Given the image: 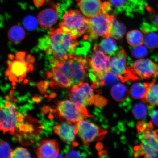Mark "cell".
I'll return each instance as SVG.
<instances>
[{"instance_id":"obj_1","label":"cell","mask_w":158,"mask_h":158,"mask_svg":"<svg viewBox=\"0 0 158 158\" xmlns=\"http://www.w3.org/2000/svg\"><path fill=\"white\" fill-rule=\"evenodd\" d=\"M78 44L76 38L60 27L50 30L44 49L52 56L51 64L52 66L58 61L74 55Z\"/></svg>"},{"instance_id":"obj_2","label":"cell","mask_w":158,"mask_h":158,"mask_svg":"<svg viewBox=\"0 0 158 158\" xmlns=\"http://www.w3.org/2000/svg\"><path fill=\"white\" fill-rule=\"evenodd\" d=\"M139 145L134 148V156L158 158V130L154 129L152 123L142 121L137 126Z\"/></svg>"},{"instance_id":"obj_3","label":"cell","mask_w":158,"mask_h":158,"mask_svg":"<svg viewBox=\"0 0 158 158\" xmlns=\"http://www.w3.org/2000/svg\"><path fill=\"white\" fill-rule=\"evenodd\" d=\"M58 66L72 81L73 86L83 82L87 74L89 66L87 58L74 54L52 65Z\"/></svg>"},{"instance_id":"obj_4","label":"cell","mask_w":158,"mask_h":158,"mask_svg":"<svg viewBox=\"0 0 158 158\" xmlns=\"http://www.w3.org/2000/svg\"><path fill=\"white\" fill-rule=\"evenodd\" d=\"M87 59L90 68L89 77L93 84L99 86L104 75L110 72V56L106 54L98 44L94 47L91 56Z\"/></svg>"},{"instance_id":"obj_5","label":"cell","mask_w":158,"mask_h":158,"mask_svg":"<svg viewBox=\"0 0 158 158\" xmlns=\"http://www.w3.org/2000/svg\"><path fill=\"white\" fill-rule=\"evenodd\" d=\"M77 10H70L64 13L63 21L59 23L60 28L75 38L87 31L88 18Z\"/></svg>"},{"instance_id":"obj_6","label":"cell","mask_w":158,"mask_h":158,"mask_svg":"<svg viewBox=\"0 0 158 158\" xmlns=\"http://www.w3.org/2000/svg\"><path fill=\"white\" fill-rule=\"evenodd\" d=\"M108 11L102 8L101 11L94 16L88 18L87 34L85 35L86 40H94L98 37L108 38L110 37L111 26V15Z\"/></svg>"},{"instance_id":"obj_7","label":"cell","mask_w":158,"mask_h":158,"mask_svg":"<svg viewBox=\"0 0 158 158\" xmlns=\"http://www.w3.org/2000/svg\"><path fill=\"white\" fill-rule=\"evenodd\" d=\"M57 109L60 118L74 124L93 116L88 113L85 108L80 107L71 100H66L59 102Z\"/></svg>"},{"instance_id":"obj_8","label":"cell","mask_w":158,"mask_h":158,"mask_svg":"<svg viewBox=\"0 0 158 158\" xmlns=\"http://www.w3.org/2000/svg\"><path fill=\"white\" fill-rule=\"evenodd\" d=\"M125 51L122 49L112 56L110 60V72L115 75L122 82L134 80L130 70L133 64Z\"/></svg>"},{"instance_id":"obj_9","label":"cell","mask_w":158,"mask_h":158,"mask_svg":"<svg viewBox=\"0 0 158 158\" xmlns=\"http://www.w3.org/2000/svg\"><path fill=\"white\" fill-rule=\"evenodd\" d=\"M75 126L76 134L86 145L91 142L102 140L107 132L92 122L84 119L75 124Z\"/></svg>"},{"instance_id":"obj_10","label":"cell","mask_w":158,"mask_h":158,"mask_svg":"<svg viewBox=\"0 0 158 158\" xmlns=\"http://www.w3.org/2000/svg\"><path fill=\"white\" fill-rule=\"evenodd\" d=\"M88 83L83 82L76 85L69 90L68 96L70 100L81 107L92 104L94 90Z\"/></svg>"},{"instance_id":"obj_11","label":"cell","mask_w":158,"mask_h":158,"mask_svg":"<svg viewBox=\"0 0 158 158\" xmlns=\"http://www.w3.org/2000/svg\"><path fill=\"white\" fill-rule=\"evenodd\" d=\"M134 80L158 77V64L149 59L141 58L133 62L130 67Z\"/></svg>"},{"instance_id":"obj_12","label":"cell","mask_w":158,"mask_h":158,"mask_svg":"<svg viewBox=\"0 0 158 158\" xmlns=\"http://www.w3.org/2000/svg\"><path fill=\"white\" fill-rule=\"evenodd\" d=\"M17 58L8 64L6 74L11 81L21 80L30 70L32 67L30 63L17 55Z\"/></svg>"},{"instance_id":"obj_13","label":"cell","mask_w":158,"mask_h":158,"mask_svg":"<svg viewBox=\"0 0 158 158\" xmlns=\"http://www.w3.org/2000/svg\"><path fill=\"white\" fill-rule=\"evenodd\" d=\"M23 116L19 117L12 115L4 107H0V130L3 133H15L18 122L21 121Z\"/></svg>"},{"instance_id":"obj_14","label":"cell","mask_w":158,"mask_h":158,"mask_svg":"<svg viewBox=\"0 0 158 158\" xmlns=\"http://www.w3.org/2000/svg\"><path fill=\"white\" fill-rule=\"evenodd\" d=\"M144 35V45L147 48L153 49L158 47L157 27L147 23H143L141 27Z\"/></svg>"},{"instance_id":"obj_15","label":"cell","mask_w":158,"mask_h":158,"mask_svg":"<svg viewBox=\"0 0 158 158\" xmlns=\"http://www.w3.org/2000/svg\"><path fill=\"white\" fill-rule=\"evenodd\" d=\"M54 131L65 143L71 144L74 142L77 134L73 123L67 121L63 122L55 126Z\"/></svg>"},{"instance_id":"obj_16","label":"cell","mask_w":158,"mask_h":158,"mask_svg":"<svg viewBox=\"0 0 158 158\" xmlns=\"http://www.w3.org/2000/svg\"><path fill=\"white\" fill-rule=\"evenodd\" d=\"M59 145L54 140H44L39 143L37 151L40 158H56L59 154Z\"/></svg>"},{"instance_id":"obj_17","label":"cell","mask_w":158,"mask_h":158,"mask_svg":"<svg viewBox=\"0 0 158 158\" xmlns=\"http://www.w3.org/2000/svg\"><path fill=\"white\" fill-rule=\"evenodd\" d=\"M78 4L81 13L88 18L98 14L102 7L100 0H78Z\"/></svg>"},{"instance_id":"obj_18","label":"cell","mask_w":158,"mask_h":158,"mask_svg":"<svg viewBox=\"0 0 158 158\" xmlns=\"http://www.w3.org/2000/svg\"><path fill=\"white\" fill-rule=\"evenodd\" d=\"M37 19L41 27L45 29H48L57 22L58 13L54 9H45L39 13Z\"/></svg>"},{"instance_id":"obj_19","label":"cell","mask_w":158,"mask_h":158,"mask_svg":"<svg viewBox=\"0 0 158 158\" xmlns=\"http://www.w3.org/2000/svg\"><path fill=\"white\" fill-rule=\"evenodd\" d=\"M52 67V85L62 88H70L73 86L72 81L65 74L60 67L57 66Z\"/></svg>"},{"instance_id":"obj_20","label":"cell","mask_w":158,"mask_h":158,"mask_svg":"<svg viewBox=\"0 0 158 158\" xmlns=\"http://www.w3.org/2000/svg\"><path fill=\"white\" fill-rule=\"evenodd\" d=\"M110 5L114 9L116 14L125 13L126 15L132 16V13L137 10L136 7L131 4L129 0H109Z\"/></svg>"},{"instance_id":"obj_21","label":"cell","mask_w":158,"mask_h":158,"mask_svg":"<svg viewBox=\"0 0 158 158\" xmlns=\"http://www.w3.org/2000/svg\"><path fill=\"white\" fill-rule=\"evenodd\" d=\"M79 144L74 142L70 147H68L66 149V158H85L91 155L87 145H85L78 148Z\"/></svg>"},{"instance_id":"obj_22","label":"cell","mask_w":158,"mask_h":158,"mask_svg":"<svg viewBox=\"0 0 158 158\" xmlns=\"http://www.w3.org/2000/svg\"><path fill=\"white\" fill-rule=\"evenodd\" d=\"M148 89L144 100L150 107L158 106V81L147 82Z\"/></svg>"},{"instance_id":"obj_23","label":"cell","mask_w":158,"mask_h":158,"mask_svg":"<svg viewBox=\"0 0 158 158\" xmlns=\"http://www.w3.org/2000/svg\"><path fill=\"white\" fill-rule=\"evenodd\" d=\"M98 44L102 50L110 57L115 55L120 49L116 41L109 37L102 40Z\"/></svg>"},{"instance_id":"obj_24","label":"cell","mask_w":158,"mask_h":158,"mask_svg":"<svg viewBox=\"0 0 158 158\" xmlns=\"http://www.w3.org/2000/svg\"><path fill=\"white\" fill-rule=\"evenodd\" d=\"M111 21L110 37L117 40L122 39L126 33L125 27L114 16L111 15Z\"/></svg>"},{"instance_id":"obj_25","label":"cell","mask_w":158,"mask_h":158,"mask_svg":"<svg viewBox=\"0 0 158 158\" xmlns=\"http://www.w3.org/2000/svg\"><path fill=\"white\" fill-rule=\"evenodd\" d=\"M129 93L127 87L121 84L114 85L111 90L112 97L119 102L126 101V100L128 99L129 98L128 97Z\"/></svg>"},{"instance_id":"obj_26","label":"cell","mask_w":158,"mask_h":158,"mask_svg":"<svg viewBox=\"0 0 158 158\" xmlns=\"http://www.w3.org/2000/svg\"><path fill=\"white\" fill-rule=\"evenodd\" d=\"M147 82H138L134 84L130 89V96L134 99L144 100L147 91Z\"/></svg>"},{"instance_id":"obj_27","label":"cell","mask_w":158,"mask_h":158,"mask_svg":"<svg viewBox=\"0 0 158 158\" xmlns=\"http://www.w3.org/2000/svg\"><path fill=\"white\" fill-rule=\"evenodd\" d=\"M126 38L128 44L132 47L139 46L144 44L143 33L137 30H133L128 32Z\"/></svg>"},{"instance_id":"obj_28","label":"cell","mask_w":158,"mask_h":158,"mask_svg":"<svg viewBox=\"0 0 158 158\" xmlns=\"http://www.w3.org/2000/svg\"><path fill=\"white\" fill-rule=\"evenodd\" d=\"M25 35L24 29L19 25H15L12 27L8 32L9 40L13 43L20 42L24 39Z\"/></svg>"},{"instance_id":"obj_29","label":"cell","mask_w":158,"mask_h":158,"mask_svg":"<svg viewBox=\"0 0 158 158\" xmlns=\"http://www.w3.org/2000/svg\"><path fill=\"white\" fill-rule=\"evenodd\" d=\"M133 113L134 116L137 119H145L147 117L148 114L147 106L142 102L136 104L133 106Z\"/></svg>"},{"instance_id":"obj_30","label":"cell","mask_w":158,"mask_h":158,"mask_svg":"<svg viewBox=\"0 0 158 158\" xmlns=\"http://www.w3.org/2000/svg\"><path fill=\"white\" fill-rule=\"evenodd\" d=\"M120 80L117 77L112 73L111 72H109L106 73L104 75L100 85L105 86H110L117 83Z\"/></svg>"},{"instance_id":"obj_31","label":"cell","mask_w":158,"mask_h":158,"mask_svg":"<svg viewBox=\"0 0 158 158\" xmlns=\"http://www.w3.org/2000/svg\"><path fill=\"white\" fill-rule=\"evenodd\" d=\"M147 48L145 45H139L133 47L131 49L132 55L135 58L141 59L145 56L148 54Z\"/></svg>"},{"instance_id":"obj_32","label":"cell","mask_w":158,"mask_h":158,"mask_svg":"<svg viewBox=\"0 0 158 158\" xmlns=\"http://www.w3.org/2000/svg\"><path fill=\"white\" fill-rule=\"evenodd\" d=\"M30 154L27 150L25 148L18 147L12 151L10 158H30Z\"/></svg>"},{"instance_id":"obj_33","label":"cell","mask_w":158,"mask_h":158,"mask_svg":"<svg viewBox=\"0 0 158 158\" xmlns=\"http://www.w3.org/2000/svg\"><path fill=\"white\" fill-rule=\"evenodd\" d=\"M11 151L8 143L5 141L0 142V158H10Z\"/></svg>"},{"instance_id":"obj_34","label":"cell","mask_w":158,"mask_h":158,"mask_svg":"<svg viewBox=\"0 0 158 158\" xmlns=\"http://www.w3.org/2000/svg\"><path fill=\"white\" fill-rule=\"evenodd\" d=\"M23 24L26 28L28 30L31 31L36 28L37 22L34 17L28 16L23 20Z\"/></svg>"},{"instance_id":"obj_35","label":"cell","mask_w":158,"mask_h":158,"mask_svg":"<svg viewBox=\"0 0 158 158\" xmlns=\"http://www.w3.org/2000/svg\"><path fill=\"white\" fill-rule=\"evenodd\" d=\"M107 100L105 98L99 95H94L92 101V104H94V105L101 107L105 106L107 103Z\"/></svg>"},{"instance_id":"obj_36","label":"cell","mask_w":158,"mask_h":158,"mask_svg":"<svg viewBox=\"0 0 158 158\" xmlns=\"http://www.w3.org/2000/svg\"><path fill=\"white\" fill-rule=\"evenodd\" d=\"M154 107L149 108V114L151 118L152 123L158 126V109H155Z\"/></svg>"},{"instance_id":"obj_37","label":"cell","mask_w":158,"mask_h":158,"mask_svg":"<svg viewBox=\"0 0 158 158\" xmlns=\"http://www.w3.org/2000/svg\"><path fill=\"white\" fill-rule=\"evenodd\" d=\"M45 0H33V2L37 6H41L44 3Z\"/></svg>"},{"instance_id":"obj_38","label":"cell","mask_w":158,"mask_h":158,"mask_svg":"<svg viewBox=\"0 0 158 158\" xmlns=\"http://www.w3.org/2000/svg\"><path fill=\"white\" fill-rule=\"evenodd\" d=\"M154 22H155V25L157 27V28H158V15L156 16Z\"/></svg>"}]
</instances>
